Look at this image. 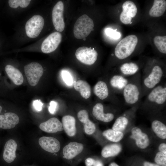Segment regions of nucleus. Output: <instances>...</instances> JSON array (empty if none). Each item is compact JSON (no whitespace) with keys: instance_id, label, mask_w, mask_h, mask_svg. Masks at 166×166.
<instances>
[{"instance_id":"nucleus-1","label":"nucleus","mask_w":166,"mask_h":166,"mask_svg":"<svg viewBox=\"0 0 166 166\" xmlns=\"http://www.w3.org/2000/svg\"><path fill=\"white\" fill-rule=\"evenodd\" d=\"M141 75L142 97L165 79L166 70L160 62L156 60H150Z\"/></svg>"},{"instance_id":"nucleus-2","label":"nucleus","mask_w":166,"mask_h":166,"mask_svg":"<svg viewBox=\"0 0 166 166\" xmlns=\"http://www.w3.org/2000/svg\"><path fill=\"white\" fill-rule=\"evenodd\" d=\"M141 105L144 110L155 114L165 106L166 103L165 79L151 90L145 96Z\"/></svg>"},{"instance_id":"nucleus-3","label":"nucleus","mask_w":166,"mask_h":166,"mask_svg":"<svg viewBox=\"0 0 166 166\" xmlns=\"http://www.w3.org/2000/svg\"><path fill=\"white\" fill-rule=\"evenodd\" d=\"M141 73L139 72L130 77L128 82L124 89L122 94L125 103L134 107L140 105L142 97Z\"/></svg>"},{"instance_id":"nucleus-4","label":"nucleus","mask_w":166,"mask_h":166,"mask_svg":"<svg viewBox=\"0 0 166 166\" xmlns=\"http://www.w3.org/2000/svg\"><path fill=\"white\" fill-rule=\"evenodd\" d=\"M138 41L137 36L133 34L121 40L114 50V55L117 61H123L129 57L133 53Z\"/></svg>"},{"instance_id":"nucleus-5","label":"nucleus","mask_w":166,"mask_h":166,"mask_svg":"<svg viewBox=\"0 0 166 166\" xmlns=\"http://www.w3.org/2000/svg\"><path fill=\"white\" fill-rule=\"evenodd\" d=\"M94 27L93 20L84 14L80 17L76 22L73 27V34L78 39H82L88 36Z\"/></svg>"},{"instance_id":"nucleus-6","label":"nucleus","mask_w":166,"mask_h":166,"mask_svg":"<svg viewBox=\"0 0 166 166\" xmlns=\"http://www.w3.org/2000/svg\"><path fill=\"white\" fill-rule=\"evenodd\" d=\"M93 92L100 99L105 100L110 98L113 103L118 106L121 105V102L111 89H109L107 83L105 81H98L94 85Z\"/></svg>"},{"instance_id":"nucleus-7","label":"nucleus","mask_w":166,"mask_h":166,"mask_svg":"<svg viewBox=\"0 0 166 166\" xmlns=\"http://www.w3.org/2000/svg\"><path fill=\"white\" fill-rule=\"evenodd\" d=\"M44 24L43 17L40 15L33 16L26 22L25 28L26 34L30 38H35L40 34Z\"/></svg>"},{"instance_id":"nucleus-8","label":"nucleus","mask_w":166,"mask_h":166,"mask_svg":"<svg viewBox=\"0 0 166 166\" xmlns=\"http://www.w3.org/2000/svg\"><path fill=\"white\" fill-rule=\"evenodd\" d=\"M24 69L29 84L32 86L36 85L43 73L42 65L38 62H32L25 65Z\"/></svg>"},{"instance_id":"nucleus-9","label":"nucleus","mask_w":166,"mask_h":166,"mask_svg":"<svg viewBox=\"0 0 166 166\" xmlns=\"http://www.w3.org/2000/svg\"><path fill=\"white\" fill-rule=\"evenodd\" d=\"M75 54L79 61L87 65L94 64L98 57V53L96 50L85 46L78 48L76 51Z\"/></svg>"},{"instance_id":"nucleus-10","label":"nucleus","mask_w":166,"mask_h":166,"mask_svg":"<svg viewBox=\"0 0 166 166\" xmlns=\"http://www.w3.org/2000/svg\"><path fill=\"white\" fill-rule=\"evenodd\" d=\"M62 35L60 33L55 32L51 33L43 41L41 47L42 51L45 53L54 51L60 43Z\"/></svg>"},{"instance_id":"nucleus-11","label":"nucleus","mask_w":166,"mask_h":166,"mask_svg":"<svg viewBox=\"0 0 166 166\" xmlns=\"http://www.w3.org/2000/svg\"><path fill=\"white\" fill-rule=\"evenodd\" d=\"M64 6L61 1H58L53 7L52 14V22L55 29L59 32L64 29L65 24L63 17Z\"/></svg>"},{"instance_id":"nucleus-12","label":"nucleus","mask_w":166,"mask_h":166,"mask_svg":"<svg viewBox=\"0 0 166 166\" xmlns=\"http://www.w3.org/2000/svg\"><path fill=\"white\" fill-rule=\"evenodd\" d=\"M122 8L120 17L121 21L125 25L131 24L132 18L136 16L137 12L136 5L132 1H127L123 3Z\"/></svg>"},{"instance_id":"nucleus-13","label":"nucleus","mask_w":166,"mask_h":166,"mask_svg":"<svg viewBox=\"0 0 166 166\" xmlns=\"http://www.w3.org/2000/svg\"><path fill=\"white\" fill-rule=\"evenodd\" d=\"M129 77H126L115 73L110 77L109 80L110 89L115 93L122 94L124 89L128 82Z\"/></svg>"},{"instance_id":"nucleus-14","label":"nucleus","mask_w":166,"mask_h":166,"mask_svg":"<svg viewBox=\"0 0 166 166\" xmlns=\"http://www.w3.org/2000/svg\"><path fill=\"white\" fill-rule=\"evenodd\" d=\"M84 148V145L81 143L76 141L70 142L63 149V157L67 160H72L80 154Z\"/></svg>"},{"instance_id":"nucleus-15","label":"nucleus","mask_w":166,"mask_h":166,"mask_svg":"<svg viewBox=\"0 0 166 166\" xmlns=\"http://www.w3.org/2000/svg\"><path fill=\"white\" fill-rule=\"evenodd\" d=\"M38 143L43 149L50 153L58 152L61 148L59 141L51 136H44L40 137L38 140Z\"/></svg>"},{"instance_id":"nucleus-16","label":"nucleus","mask_w":166,"mask_h":166,"mask_svg":"<svg viewBox=\"0 0 166 166\" xmlns=\"http://www.w3.org/2000/svg\"><path fill=\"white\" fill-rule=\"evenodd\" d=\"M140 66L136 62H126L117 66L116 73L126 77H129L140 72Z\"/></svg>"},{"instance_id":"nucleus-17","label":"nucleus","mask_w":166,"mask_h":166,"mask_svg":"<svg viewBox=\"0 0 166 166\" xmlns=\"http://www.w3.org/2000/svg\"><path fill=\"white\" fill-rule=\"evenodd\" d=\"M130 138L135 141L136 146L141 149L147 148L149 145L148 136L138 127H135L132 129Z\"/></svg>"},{"instance_id":"nucleus-18","label":"nucleus","mask_w":166,"mask_h":166,"mask_svg":"<svg viewBox=\"0 0 166 166\" xmlns=\"http://www.w3.org/2000/svg\"><path fill=\"white\" fill-rule=\"evenodd\" d=\"M92 114L97 120L105 123L111 121L115 117V114L113 113L105 112L104 106L101 102L97 103L93 106Z\"/></svg>"},{"instance_id":"nucleus-19","label":"nucleus","mask_w":166,"mask_h":166,"mask_svg":"<svg viewBox=\"0 0 166 166\" xmlns=\"http://www.w3.org/2000/svg\"><path fill=\"white\" fill-rule=\"evenodd\" d=\"M18 116L12 112L0 114V128L9 129L14 128L19 123Z\"/></svg>"},{"instance_id":"nucleus-20","label":"nucleus","mask_w":166,"mask_h":166,"mask_svg":"<svg viewBox=\"0 0 166 166\" xmlns=\"http://www.w3.org/2000/svg\"><path fill=\"white\" fill-rule=\"evenodd\" d=\"M39 128L42 131L49 133H56L63 130L61 122L56 117L51 118L41 123Z\"/></svg>"},{"instance_id":"nucleus-21","label":"nucleus","mask_w":166,"mask_h":166,"mask_svg":"<svg viewBox=\"0 0 166 166\" xmlns=\"http://www.w3.org/2000/svg\"><path fill=\"white\" fill-rule=\"evenodd\" d=\"M77 116L79 121L83 124L85 133L89 135L93 134L96 131V126L89 119L87 111L85 109L80 110L77 113Z\"/></svg>"},{"instance_id":"nucleus-22","label":"nucleus","mask_w":166,"mask_h":166,"mask_svg":"<svg viewBox=\"0 0 166 166\" xmlns=\"http://www.w3.org/2000/svg\"><path fill=\"white\" fill-rule=\"evenodd\" d=\"M17 145L13 139H10L6 143L4 148L3 157L5 161L10 163L13 162L16 157V151Z\"/></svg>"},{"instance_id":"nucleus-23","label":"nucleus","mask_w":166,"mask_h":166,"mask_svg":"<svg viewBox=\"0 0 166 166\" xmlns=\"http://www.w3.org/2000/svg\"><path fill=\"white\" fill-rule=\"evenodd\" d=\"M63 130L69 137L74 136L77 133L76 121L75 118L70 115L63 116L61 120Z\"/></svg>"},{"instance_id":"nucleus-24","label":"nucleus","mask_w":166,"mask_h":166,"mask_svg":"<svg viewBox=\"0 0 166 166\" xmlns=\"http://www.w3.org/2000/svg\"><path fill=\"white\" fill-rule=\"evenodd\" d=\"M5 71L9 77L15 85H20L22 84L23 77L22 73L18 69L8 64L5 66Z\"/></svg>"},{"instance_id":"nucleus-25","label":"nucleus","mask_w":166,"mask_h":166,"mask_svg":"<svg viewBox=\"0 0 166 166\" xmlns=\"http://www.w3.org/2000/svg\"><path fill=\"white\" fill-rule=\"evenodd\" d=\"M166 10V0H155L152 6L149 11V14L152 17H159L164 13Z\"/></svg>"},{"instance_id":"nucleus-26","label":"nucleus","mask_w":166,"mask_h":166,"mask_svg":"<svg viewBox=\"0 0 166 166\" xmlns=\"http://www.w3.org/2000/svg\"><path fill=\"white\" fill-rule=\"evenodd\" d=\"M73 84L75 89L83 98L87 99L89 97L91 94L90 86L86 81L81 80L74 81Z\"/></svg>"},{"instance_id":"nucleus-27","label":"nucleus","mask_w":166,"mask_h":166,"mask_svg":"<svg viewBox=\"0 0 166 166\" xmlns=\"http://www.w3.org/2000/svg\"><path fill=\"white\" fill-rule=\"evenodd\" d=\"M152 129L159 138L162 139L166 138V126L160 120L157 119H153L152 122Z\"/></svg>"},{"instance_id":"nucleus-28","label":"nucleus","mask_w":166,"mask_h":166,"mask_svg":"<svg viewBox=\"0 0 166 166\" xmlns=\"http://www.w3.org/2000/svg\"><path fill=\"white\" fill-rule=\"evenodd\" d=\"M121 150V147L120 144H108L103 148L101 155L105 158L113 157L118 154Z\"/></svg>"},{"instance_id":"nucleus-29","label":"nucleus","mask_w":166,"mask_h":166,"mask_svg":"<svg viewBox=\"0 0 166 166\" xmlns=\"http://www.w3.org/2000/svg\"><path fill=\"white\" fill-rule=\"evenodd\" d=\"M102 135L109 140L114 142L120 141L124 136L122 132L116 131L112 129L104 130L102 132Z\"/></svg>"},{"instance_id":"nucleus-30","label":"nucleus","mask_w":166,"mask_h":166,"mask_svg":"<svg viewBox=\"0 0 166 166\" xmlns=\"http://www.w3.org/2000/svg\"><path fill=\"white\" fill-rule=\"evenodd\" d=\"M154 43L159 51L163 54L166 53V36H157L153 39Z\"/></svg>"},{"instance_id":"nucleus-31","label":"nucleus","mask_w":166,"mask_h":166,"mask_svg":"<svg viewBox=\"0 0 166 166\" xmlns=\"http://www.w3.org/2000/svg\"><path fill=\"white\" fill-rule=\"evenodd\" d=\"M30 0H9L8 3L10 7L16 8L20 6L22 8L27 7L30 4Z\"/></svg>"},{"instance_id":"nucleus-32","label":"nucleus","mask_w":166,"mask_h":166,"mask_svg":"<svg viewBox=\"0 0 166 166\" xmlns=\"http://www.w3.org/2000/svg\"><path fill=\"white\" fill-rule=\"evenodd\" d=\"M63 81L68 86H71L73 84V78L70 73L68 71L64 70L61 73Z\"/></svg>"},{"instance_id":"nucleus-33","label":"nucleus","mask_w":166,"mask_h":166,"mask_svg":"<svg viewBox=\"0 0 166 166\" xmlns=\"http://www.w3.org/2000/svg\"><path fill=\"white\" fill-rule=\"evenodd\" d=\"M154 160L156 164L161 166H166V155L162 153L157 152Z\"/></svg>"},{"instance_id":"nucleus-34","label":"nucleus","mask_w":166,"mask_h":166,"mask_svg":"<svg viewBox=\"0 0 166 166\" xmlns=\"http://www.w3.org/2000/svg\"><path fill=\"white\" fill-rule=\"evenodd\" d=\"M117 30L107 28L105 31L106 34L109 37L114 39H118L121 37V35L120 33L117 31Z\"/></svg>"},{"instance_id":"nucleus-35","label":"nucleus","mask_w":166,"mask_h":166,"mask_svg":"<svg viewBox=\"0 0 166 166\" xmlns=\"http://www.w3.org/2000/svg\"><path fill=\"white\" fill-rule=\"evenodd\" d=\"M57 103L55 101H52L49 103L48 110L50 113L54 114L57 110Z\"/></svg>"},{"instance_id":"nucleus-36","label":"nucleus","mask_w":166,"mask_h":166,"mask_svg":"<svg viewBox=\"0 0 166 166\" xmlns=\"http://www.w3.org/2000/svg\"><path fill=\"white\" fill-rule=\"evenodd\" d=\"M43 104L40 100H34L33 102V106L34 108L37 111L42 110Z\"/></svg>"},{"instance_id":"nucleus-37","label":"nucleus","mask_w":166,"mask_h":166,"mask_svg":"<svg viewBox=\"0 0 166 166\" xmlns=\"http://www.w3.org/2000/svg\"><path fill=\"white\" fill-rule=\"evenodd\" d=\"M158 149L159 152L166 155V144L165 143H161L159 146Z\"/></svg>"},{"instance_id":"nucleus-38","label":"nucleus","mask_w":166,"mask_h":166,"mask_svg":"<svg viewBox=\"0 0 166 166\" xmlns=\"http://www.w3.org/2000/svg\"><path fill=\"white\" fill-rule=\"evenodd\" d=\"M95 160L93 158L89 157L85 160V164L86 166H93Z\"/></svg>"},{"instance_id":"nucleus-39","label":"nucleus","mask_w":166,"mask_h":166,"mask_svg":"<svg viewBox=\"0 0 166 166\" xmlns=\"http://www.w3.org/2000/svg\"><path fill=\"white\" fill-rule=\"evenodd\" d=\"M144 166H161L156 164L152 163L148 161H145L144 163Z\"/></svg>"},{"instance_id":"nucleus-40","label":"nucleus","mask_w":166,"mask_h":166,"mask_svg":"<svg viewBox=\"0 0 166 166\" xmlns=\"http://www.w3.org/2000/svg\"><path fill=\"white\" fill-rule=\"evenodd\" d=\"M93 166H104L103 163L100 160H95Z\"/></svg>"},{"instance_id":"nucleus-41","label":"nucleus","mask_w":166,"mask_h":166,"mask_svg":"<svg viewBox=\"0 0 166 166\" xmlns=\"http://www.w3.org/2000/svg\"><path fill=\"white\" fill-rule=\"evenodd\" d=\"M109 166H119L116 163L114 162H113L109 164Z\"/></svg>"}]
</instances>
